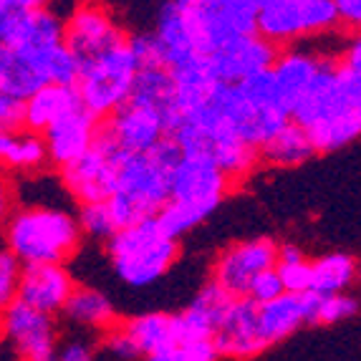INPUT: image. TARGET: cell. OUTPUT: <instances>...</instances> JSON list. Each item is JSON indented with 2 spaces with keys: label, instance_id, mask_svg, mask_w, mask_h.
<instances>
[{
  "label": "cell",
  "instance_id": "1",
  "mask_svg": "<svg viewBox=\"0 0 361 361\" xmlns=\"http://www.w3.org/2000/svg\"><path fill=\"white\" fill-rule=\"evenodd\" d=\"M316 152H338L361 132V41L349 36L321 66L319 76L288 109Z\"/></svg>",
  "mask_w": 361,
  "mask_h": 361
},
{
  "label": "cell",
  "instance_id": "2",
  "mask_svg": "<svg viewBox=\"0 0 361 361\" xmlns=\"http://www.w3.org/2000/svg\"><path fill=\"white\" fill-rule=\"evenodd\" d=\"M250 33H255L253 0H164L152 28L167 68L205 59Z\"/></svg>",
  "mask_w": 361,
  "mask_h": 361
},
{
  "label": "cell",
  "instance_id": "3",
  "mask_svg": "<svg viewBox=\"0 0 361 361\" xmlns=\"http://www.w3.org/2000/svg\"><path fill=\"white\" fill-rule=\"evenodd\" d=\"M180 157V149L169 137L149 152L121 157L116 185L106 200L116 228L159 215L169 195V177Z\"/></svg>",
  "mask_w": 361,
  "mask_h": 361
},
{
  "label": "cell",
  "instance_id": "4",
  "mask_svg": "<svg viewBox=\"0 0 361 361\" xmlns=\"http://www.w3.org/2000/svg\"><path fill=\"white\" fill-rule=\"evenodd\" d=\"M81 240L71 207L18 205L6 217V250L20 265L63 263L81 247Z\"/></svg>",
  "mask_w": 361,
  "mask_h": 361
},
{
  "label": "cell",
  "instance_id": "5",
  "mask_svg": "<svg viewBox=\"0 0 361 361\" xmlns=\"http://www.w3.org/2000/svg\"><path fill=\"white\" fill-rule=\"evenodd\" d=\"M228 190L230 180L205 157L182 154L172 169L167 202L157 215V223L180 240L223 205Z\"/></svg>",
  "mask_w": 361,
  "mask_h": 361
},
{
  "label": "cell",
  "instance_id": "6",
  "mask_svg": "<svg viewBox=\"0 0 361 361\" xmlns=\"http://www.w3.org/2000/svg\"><path fill=\"white\" fill-rule=\"evenodd\" d=\"M109 263L129 288H149L162 281L180 255V240L172 238L157 217L119 228L106 240Z\"/></svg>",
  "mask_w": 361,
  "mask_h": 361
},
{
  "label": "cell",
  "instance_id": "7",
  "mask_svg": "<svg viewBox=\"0 0 361 361\" xmlns=\"http://www.w3.org/2000/svg\"><path fill=\"white\" fill-rule=\"evenodd\" d=\"M137 73L139 61L134 59L127 38L102 54L81 61L76 84H73L81 109H86L99 121L111 116L121 104H127Z\"/></svg>",
  "mask_w": 361,
  "mask_h": 361
},
{
  "label": "cell",
  "instance_id": "8",
  "mask_svg": "<svg viewBox=\"0 0 361 361\" xmlns=\"http://www.w3.org/2000/svg\"><path fill=\"white\" fill-rule=\"evenodd\" d=\"M78 59L63 41L51 46H6L0 51V91L25 102L46 84H76Z\"/></svg>",
  "mask_w": 361,
  "mask_h": 361
},
{
  "label": "cell",
  "instance_id": "9",
  "mask_svg": "<svg viewBox=\"0 0 361 361\" xmlns=\"http://www.w3.org/2000/svg\"><path fill=\"white\" fill-rule=\"evenodd\" d=\"M255 33L278 46H298L338 30L331 0H253Z\"/></svg>",
  "mask_w": 361,
  "mask_h": 361
},
{
  "label": "cell",
  "instance_id": "10",
  "mask_svg": "<svg viewBox=\"0 0 361 361\" xmlns=\"http://www.w3.org/2000/svg\"><path fill=\"white\" fill-rule=\"evenodd\" d=\"M124 152L111 142L104 132H99L97 142L81 159L71 167L61 169V182L71 200L81 202H106L116 185V172Z\"/></svg>",
  "mask_w": 361,
  "mask_h": 361
},
{
  "label": "cell",
  "instance_id": "11",
  "mask_svg": "<svg viewBox=\"0 0 361 361\" xmlns=\"http://www.w3.org/2000/svg\"><path fill=\"white\" fill-rule=\"evenodd\" d=\"M0 334L20 361H56V324L54 316L13 301L0 313Z\"/></svg>",
  "mask_w": 361,
  "mask_h": 361
},
{
  "label": "cell",
  "instance_id": "12",
  "mask_svg": "<svg viewBox=\"0 0 361 361\" xmlns=\"http://www.w3.org/2000/svg\"><path fill=\"white\" fill-rule=\"evenodd\" d=\"M276 253L278 245L271 238L233 243L217 255L212 265V283H217L233 298H243L255 276L276 268Z\"/></svg>",
  "mask_w": 361,
  "mask_h": 361
},
{
  "label": "cell",
  "instance_id": "13",
  "mask_svg": "<svg viewBox=\"0 0 361 361\" xmlns=\"http://www.w3.org/2000/svg\"><path fill=\"white\" fill-rule=\"evenodd\" d=\"M124 33L116 25V20L111 18V13L104 6L89 3L84 0L76 11L71 13L63 23V43L68 46L73 56L78 59V63L91 56L102 54V51L111 49L114 43L124 41Z\"/></svg>",
  "mask_w": 361,
  "mask_h": 361
},
{
  "label": "cell",
  "instance_id": "14",
  "mask_svg": "<svg viewBox=\"0 0 361 361\" xmlns=\"http://www.w3.org/2000/svg\"><path fill=\"white\" fill-rule=\"evenodd\" d=\"M102 132L124 154H139V152H149L167 137V119L157 109L127 102L111 116H106Z\"/></svg>",
  "mask_w": 361,
  "mask_h": 361
},
{
  "label": "cell",
  "instance_id": "15",
  "mask_svg": "<svg viewBox=\"0 0 361 361\" xmlns=\"http://www.w3.org/2000/svg\"><path fill=\"white\" fill-rule=\"evenodd\" d=\"M212 341H215L217 354L238 361L258 356L260 351L268 349L258 329V303L245 295L233 298L212 334Z\"/></svg>",
  "mask_w": 361,
  "mask_h": 361
},
{
  "label": "cell",
  "instance_id": "16",
  "mask_svg": "<svg viewBox=\"0 0 361 361\" xmlns=\"http://www.w3.org/2000/svg\"><path fill=\"white\" fill-rule=\"evenodd\" d=\"M99 132H102V121L91 116L86 109H76L66 114L41 134L46 147V162H51L56 169L71 167L94 147Z\"/></svg>",
  "mask_w": 361,
  "mask_h": 361
},
{
  "label": "cell",
  "instance_id": "17",
  "mask_svg": "<svg viewBox=\"0 0 361 361\" xmlns=\"http://www.w3.org/2000/svg\"><path fill=\"white\" fill-rule=\"evenodd\" d=\"M276 54L278 49H273L268 41H263L258 33H250V36H240L220 46L210 56H205V61L217 81L238 84V81L253 76V73L268 71Z\"/></svg>",
  "mask_w": 361,
  "mask_h": 361
},
{
  "label": "cell",
  "instance_id": "18",
  "mask_svg": "<svg viewBox=\"0 0 361 361\" xmlns=\"http://www.w3.org/2000/svg\"><path fill=\"white\" fill-rule=\"evenodd\" d=\"M331 54L334 51L319 49V46H311V43L288 46L281 54H276V59L271 63V76L276 81V89L286 106H293V102L311 86V81L319 76L321 66Z\"/></svg>",
  "mask_w": 361,
  "mask_h": 361
},
{
  "label": "cell",
  "instance_id": "19",
  "mask_svg": "<svg viewBox=\"0 0 361 361\" xmlns=\"http://www.w3.org/2000/svg\"><path fill=\"white\" fill-rule=\"evenodd\" d=\"M76 288L73 276L63 263L23 265L18 286V301L41 313H61L68 295Z\"/></svg>",
  "mask_w": 361,
  "mask_h": 361
},
{
  "label": "cell",
  "instance_id": "20",
  "mask_svg": "<svg viewBox=\"0 0 361 361\" xmlns=\"http://www.w3.org/2000/svg\"><path fill=\"white\" fill-rule=\"evenodd\" d=\"M313 293H281L268 303H258V329L265 346L283 341L301 326L313 324Z\"/></svg>",
  "mask_w": 361,
  "mask_h": 361
},
{
  "label": "cell",
  "instance_id": "21",
  "mask_svg": "<svg viewBox=\"0 0 361 361\" xmlns=\"http://www.w3.org/2000/svg\"><path fill=\"white\" fill-rule=\"evenodd\" d=\"M81 109L78 94L71 84H46L20 102V127L43 134L51 124Z\"/></svg>",
  "mask_w": 361,
  "mask_h": 361
},
{
  "label": "cell",
  "instance_id": "22",
  "mask_svg": "<svg viewBox=\"0 0 361 361\" xmlns=\"http://www.w3.org/2000/svg\"><path fill=\"white\" fill-rule=\"evenodd\" d=\"M0 167L30 175L41 172L46 167V147L41 134H33L28 129H3L0 132Z\"/></svg>",
  "mask_w": 361,
  "mask_h": 361
},
{
  "label": "cell",
  "instance_id": "23",
  "mask_svg": "<svg viewBox=\"0 0 361 361\" xmlns=\"http://www.w3.org/2000/svg\"><path fill=\"white\" fill-rule=\"evenodd\" d=\"M316 154L311 139L303 132L298 124L288 121L286 127H281L273 134L268 142L258 149V159L271 167L278 169H288V167H298V164L308 162L311 157Z\"/></svg>",
  "mask_w": 361,
  "mask_h": 361
},
{
  "label": "cell",
  "instance_id": "24",
  "mask_svg": "<svg viewBox=\"0 0 361 361\" xmlns=\"http://www.w3.org/2000/svg\"><path fill=\"white\" fill-rule=\"evenodd\" d=\"M356 283V258L349 253H326L311 263V286L308 293L313 295H334L349 293Z\"/></svg>",
  "mask_w": 361,
  "mask_h": 361
},
{
  "label": "cell",
  "instance_id": "25",
  "mask_svg": "<svg viewBox=\"0 0 361 361\" xmlns=\"http://www.w3.org/2000/svg\"><path fill=\"white\" fill-rule=\"evenodd\" d=\"M61 313H66V319L81 329H111L116 321L114 303L109 301V295L89 286H76Z\"/></svg>",
  "mask_w": 361,
  "mask_h": 361
},
{
  "label": "cell",
  "instance_id": "26",
  "mask_svg": "<svg viewBox=\"0 0 361 361\" xmlns=\"http://www.w3.org/2000/svg\"><path fill=\"white\" fill-rule=\"evenodd\" d=\"M127 102L157 109V111L167 119V132H169V121H172V111H175V99H172V76H169V68H164V66L139 68L137 78H134L132 94H129Z\"/></svg>",
  "mask_w": 361,
  "mask_h": 361
},
{
  "label": "cell",
  "instance_id": "27",
  "mask_svg": "<svg viewBox=\"0 0 361 361\" xmlns=\"http://www.w3.org/2000/svg\"><path fill=\"white\" fill-rule=\"evenodd\" d=\"M13 200H18V205H61L68 207V192L61 177L43 175L41 172H30V175H20L16 185H11Z\"/></svg>",
  "mask_w": 361,
  "mask_h": 361
},
{
  "label": "cell",
  "instance_id": "28",
  "mask_svg": "<svg viewBox=\"0 0 361 361\" xmlns=\"http://www.w3.org/2000/svg\"><path fill=\"white\" fill-rule=\"evenodd\" d=\"M233 303V295L225 293L217 283H205L202 288L195 293V298L190 301V306L185 308V313L192 321H197L202 329H207L210 334H215L217 324L225 316L228 306Z\"/></svg>",
  "mask_w": 361,
  "mask_h": 361
},
{
  "label": "cell",
  "instance_id": "29",
  "mask_svg": "<svg viewBox=\"0 0 361 361\" xmlns=\"http://www.w3.org/2000/svg\"><path fill=\"white\" fill-rule=\"evenodd\" d=\"M167 326H169V313L149 311V313L137 316V319L127 321V324L121 326V331L132 338L139 356H147L149 351H154L159 343H164V338H167Z\"/></svg>",
  "mask_w": 361,
  "mask_h": 361
},
{
  "label": "cell",
  "instance_id": "30",
  "mask_svg": "<svg viewBox=\"0 0 361 361\" xmlns=\"http://www.w3.org/2000/svg\"><path fill=\"white\" fill-rule=\"evenodd\" d=\"M73 215H76V223H78L81 235H86V238H91V240L106 243L109 238L119 230L106 202H81Z\"/></svg>",
  "mask_w": 361,
  "mask_h": 361
},
{
  "label": "cell",
  "instance_id": "31",
  "mask_svg": "<svg viewBox=\"0 0 361 361\" xmlns=\"http://www.w3.org/2000/svg\"><path fill=\"white\" fill-rule=\"evenodd\" d=\"M359 313V298L351 293L316 295L313 308V324H338V321L354 319Z\"/></svg>",
  "mask_w": 361,
  "mask_h": 361
},
{
  "label": "cell",
  "instance_id": "32",
  "mask_svg": "<svg viewBox=\"0 0 361 361\" xmlns=\"http://www.w3.org/2000/svg\"><path fill=\"white\" fill-rule=\"evenodd\" d=\"M23 265L13 258L8 250H0V313L13 301H18V286Z\"/></svg>",
  "mask_w": 361,
  "mask_h": 361
},
{
  "label": "cell",
  "instance_id": "33",
  "mask_svg": "<svg viewBox=\"0 0 361 361\" xmlns=\"http://www.w3.org/2000/svg\"><path fill=\"white\" fill-rule=\"evenodd\" d=\"M276 273L286 293H308L311 286V263L306 258L295 263H276Z\"/></svg>",
  "mask_w": 361,
  "mask_h": 361
},
{
  "label": "cell",
  "instance_id": "34",
  "mask_svg": "<svg viewBox=\"0 0 361 361\" xmlns=\"http://www.w3.org/2000/svg\"><path fill=\"white\" fill-rule=\"evenodd\" d=\"M281 293H286L283 283H281L276 268H271V271H263L260 276L253 278V283L247 288L245 298H250V301H255V303H268V301H273V298H278Z\"/></svg>",
  "mask_w": 361,
  "mask_h": 361
},
{
  "label": "cell",
  "instance_id": "35",
  "mask_svg": "<svg viewBox=\"0 0 361 361\" xmlns=\"http://www.w3.org/2000/svg\"><path fill=\"white\" fill-rule=\"evenodd\" d=\"M104 349H106V354L111 356V359H116V361L139 359L137 346H134L132 338L121 331V329H111V331L106 334V338H104Z\"/></svg>",
  "mask_w": 361,
  "mask_h": 361
},
{
  "label": "cell",
  "instance_id": "36",
  "mask_svg": "<svg viewBox=\"0 0 361 361\" xmlns=\"http://www.w3.org/2000/svg\"><path fill=\"white\" fill-rule=\"evenodd\" d=\"M56 361H94V346L84 336H73L56 349Z\"/></svg>",
  "mask_w": 361,
  "mask_h": 361
},
{
  "label": "cell",
  "instance_id": "37",
  "mask_svg": "<svg viewBox=\"0 0 361 361\" xmlns=\"http://www.w3.org/2000/svg\"><path fill=\"white\" fill-rule=\"evenodd\" d=\"M180 356H182V361H217L220 359L212 338H197V341L180 343Z\"/></svg>",
  "mask_w": 361,
  "mask_h": 361
},
{
  "label": "cell",
  "instance_id": "38",
  "mask_svg": "<svg viewBox=\"0 0 361 361\" xmlns=\"http://www.w3.org/2000/svg\"><path fill=\"white\" fill-rule=\"evenodd\" d=\"M334 11H336L338 28L356 30L361 23V0H331Z\"/></svg>",
  "mask_w": 361,
  "mask_h": 361
},
{
  "label": "cell",
  "instance_id": "39",
  "mask_svg": "<svg viewBox=\"0 0 361 361\" xmlns=\"http://www.w3.org/2000/svg\"><path fill=\"white\" fill-rule=\"evenodd\" d=\"M20 127V102L6 97L0 91V132L3 129H18Z\"/></svg>",
  "mask_w": 361,
  "mask_h": 361
},
{
  "label": "cell",
  "instance_id": "40",
  "mask_svg": "<svg viewBox=\"0 0 361 361\" xmlns=\"http://www.w3.org/2000/svg\"><path fill=\"white\" fill-rule=\"evenodd\" d=\"M51 0H0V8H6L11 13H28L38 11V8H46Z\"/></svg>",
  "mask_w": 361,
  "mask_h": 361
},
{
  "label": "cell",
  "instance_id": "41",
  "mask_svg": "<svg viewBox=\"0 0 361 361\" xmlns=\"http://www.w3.org/2000/svg\"><path fill=\"white\" fill-rule=\"evenodd\" d=\"M13 16H16V13L6 11V8H0V51H3L8 46V43H11Z\"/></svg>",
  "mask_w": 361,
  "mask_h": 361
},
{
  "label": "cell",
  "instance_id": "42",
  "mask_svg": "<svg viewBox=\"0 0 361 361\" xmlns=\"http://www.w3.org/2000/svg\"><path fill=\"white\" fill-rule=\"evenodd\" d=\"M13 210V190L11 185L0 182V220H6Z\"/></svg>",
  "mask_w": 361,
  "mask_h": 361
},
{
  "label": "cell",
  "instance_id": "43",
  "mask_svg": "<svg viewBox=\"0 0 361 361\" xmlns=\"http://www.w3.org/2000/svg\"><path fill=\"white\" fill-rule=\"evenodd\" d=\"M0 361H20V356L16 354V351H13L11 346H8V354H6V356H0Z\"/></svg>",
  "mask_w": 361,
  "mask_h": 361
}]
</instances>
